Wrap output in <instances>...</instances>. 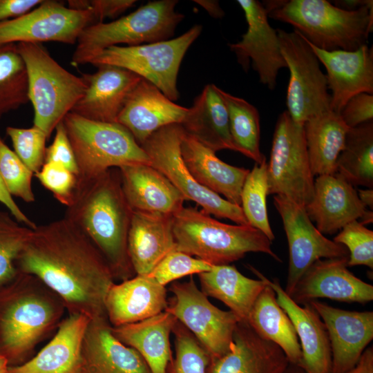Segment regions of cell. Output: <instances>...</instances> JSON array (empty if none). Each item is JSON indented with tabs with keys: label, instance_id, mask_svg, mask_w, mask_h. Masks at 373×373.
Here are the masks:
<instances>
[{
	"label": "cell",
	"instance_id": "obj_21",
	"mask_svg": "<svg viewBox=\"0 0 373 373\" xmlns=\"http://www.w3.org/2000/svg\"><path fill=\"white\" fill-rule=\"evenodd\" d=\"M307 43L326 69L332 111L339 114L347 102L357 94L372 95V47L365 44L353 51H327Z\"/></svg>",
	"mask_w": 373,
	"mask_h": 373
},
{
	"label": "cell",
	"instance_id": "obj_2",
	"mask_svg": "<svg viewBox=\"0 0 373 373\" xmlns=\"http://www.w3.org/2000/svg\"><path fill=\"white\" fill-rule=\"evenodd\" d=\"M132 210L122 192L119 170L78 180L64 218L93 243L107 262L115 280L135 276L127 250Z\"/></svg>",
	"mask_w": 373,
	"mask_h": 373
},
{
	"label": "cell",
	"instance_id": "obj_47",
	"mask_svg": "<svg viewBox=\"0 0 373 373\" xmlns=\"http://www.w3.org/2000/svg\"><path fill=\"white\" fill-rule=\"evenodd\" d=\"M135 0H69L68 7L91 12L96 23L105 18H115L132 7Z\"/></svg>",
	"mask_w": 373,
	"mask_h": 373
},
{
	"label": "cell",
	"instance_id": "obj_9",
	"mask_svg": "<svg viewBox=\"0 0 373 373\" xmlns=\"http://www.w3.org/2000/svg\"><path fill=\"white\" fill-rule=\"evenodd\" d=\"M201 31L202 26L195 25L174 39L137 46H111L94 56L88 64L113 65L131 71L175 101L178 98L177 77L181 62Z\"/></svg>",
	"mask_w": 373,
	"mask_h": 373
},
{
	"label": "cell",
	"instance_id": "obj_39",
	"mask_svg": "<svg viewBox=\"0 0 373 373\" xmlns=\"http://www.w3.org/2000/svg\"><path fill=\"white\" fill-rule=\"evenodd\" d=\"M267 163L254 165L245 180L241 192L240 207L251 227L261 231L271 241L275 236L271 228L267 209L268 195Z\"/></svg>",
	"mask_w": 373,
	"mask_h": 373
},
{
	"label": "cell",
	"instance_id": "obj_50",
	"mask_svg": "<svg viewBox=\"0 0 373 373\" xmlns=\"http://www.w3.org/2000/svg\"><path fill=\"white\" fill-rule=\"evenodd\" d=\"M42 1L43 0H0V23L29 12Z\"/></svg>",
	"mask_w": 373,
	"mask_h": 373
},
{
	"label": "cell",
	"instance_id": "obj_8",
	"mask_svg": "<svg viewBox=\"0 0 373 373\" xmlns=\"http://www.w3.org/2000/svg\"><path fill=\"white\" fill-rule=\"evenodd\" d=\"M178 1H153L111 22L86 26L78 37L72 56L74 66L88 64L102 50L126 44L137 46L168 40L183 19L175 8Z\"/></svg>",
	"mask_w": 373,
	"mask_h": 373
},
{
	"label": "cell",
	"instance_id": "obj_3",
	"mask_svg": "<svg viewBox=\"0 0 373 373\" xmlns=\"http://www.w3.org/2000/svg\"><path fill=\"white\" fill-rule=\"evenodd\" d=\"M66 311L61 298L34 275L19 271L0 286V356L8 366L30 360Z\"/></svg>",
	"mask_w": 373,
	"mask_h": 373
},
{
	"label": "cell",
	"instance_id": "obj_36",
	"mask_svg": "<svg viewBox=\"0 0 373 373\" xmlns=\"http://www.w3.org/2000/svg\"><path fill=\"white\" fill-rule=\"evenodd\" d=\"M334 175L352 186L373 187V122L349 128Z\"/></svg>",
	"mask_w": 373,
	"mask_h": 373
},
{
	"label": "cell",
	"instance_id": "obj_31",
	"mask_svg": "<svg viewBox=\"0 0 373 373\" xmlns=\"http://www.w3.org/2000/svg\"><path fill=\"white\" fill-rule=\"evenodd\" d=\"M248 267L259 279L242 275L233 265H213L199 274L201 291L226 305L239 318L247 323L251 309L258 296L267 285V277L254 267Z\"/></svg>",
	"mask_w": 373,
	"mask_h": 373
},
{
	"label": "cell",
	"instance_id": "obj_15",
	"mask_svg": "<svg viewBox=\"0 0 373 373\" xmlns=\"http://www.w3.org/2000/svg\"><path fill=\"white\" fill-rule=\"evenodd\" d=\"M274 204L282 219L289 246V267L285 291L290 296L296 284L316 260L349 257L343 245L326 238L314 225L304 207L283 195Z\"/></svg>",
	"mask_w": 373,
	"mask_h": 373
},
{
	"label": "cell",
	"instance_id": "obj_56",
	"mask_svg": "<svg viewBox=\"0 0 373 373\" xmlns=\"http://www.w3.org/2000/svg\"><path fill=\"white\" fill-rule=\"evenodd\" d=\"M8 367L6 359L0 356V373H8Z\"/></svg>",
	"mask_w": 373,
	"mask_h": 373
},
{
	"label": "cell",
	"instance_id": "obj_10",
	"mask_svg": "<svg viewBox=\"0 0 373 373\" xmlns=\"http://www.w3.org/2000/svg\"><path fill=\"white\" fill-rule=\"evenodd\" d=\"M268 195H283L305 207L312 200L314 176L303 125L285 111L278 117L267 163Z\"/></svg>",
	"mask_w": 373,
	"mask_h": 373
},
{
	"label": "cell",
	"instance_id": "obj_25",
	"mask_svg": "<svg viewBox=\"0 0 373 373\" xmlns=\"http://www.w3.org/2000/svg\"><path fill=\"white\" fill-rule=\"evenodd\" d=\"M168 303L164 286L149 275H135L111 285L105 309L111 326L118 327L155 316L165 311Z\"/></svg>",
	"mask_w": 373,
	"mask_h": 373
},
{
	"label": "cell",
	"instance_id": "obj_43",
	"mask_svg": "<svg viewBox=\"0 0 373 373\" xmlns=\"http://www.w3.org/2000/svg\"><path fill=\"white\" fill-rule=\"evenodd\" d=\"M6 134L10 138L14 152L35 174L45 164L46 142L48 139L40 128L8 126Z\"/></svg>",
	"mask_w": 373,
	"mask_h": 373
},
{
	"label": "cell",
	"instance_id": "obj_33",
	"mask_svg": "<svg viewBox=\"0 0 373 373\" xmlns=\"http://www.w3.org/2000/svg\"><path fill=\"white\" fill-rule=\"evenodd\" d=\"M177 321L164 311L137 323L112 327V332L119 341L141 355L151 373H166L173 358L169 338Z\"/></svg>",
	"mask_w": 373,
	"mask_h": 373
},
{
	"label": "cell",
	"instance_id": "obj_14",
	"mask_svg": "<svg viewBox=\"0 0 373 373\" xmlns=\"http://www.w3.org/2000/svg\"><path fill=\"white\" fill-rule=\"evenodd\" d=\"M95 23L90 12L45 0L29 12L0 23V45L55 41L77 43L82 30Z\"/></svg>",
	"mask_w": 373,
	"mask_h": 373
},
{
	"label": "cell",
	"instance_id": "obj_19",
	"mask_svg": "<svg viewBox=\"0 0 373 373\" xmlns=\"http://www.w3.org/2000/svg\"><path fill=\"white\" fill-rule=\"evenodd\" d=\"M305 209L323 234L335 233L359 218L363 224L373 220L372 211L363 205L354 186L334 174L314 179L313 198Z\"/></svg>",
	"mask_w": 373,
	"mask_h": 373
},
{
	"label": "cell",
	"instance_id": "obj_30",
	"mask_svg": "<svg viewBox=\"0 0 373 373\" xmlns=\"http://www.w3.org/2000/svg\"><path fill=\"white\" fill-rule=\"evenodd\" d=\"M174 249L173 216L132 212L127 250L135 275H149Z\"/></svg>",
	"mask_w": 373,
	"mask_h": 373
},
{
	"label": "cell",
	"instance_id": "obj_35",
	"mask_svg": "<svg viewBox=\"0 0 373 373\" xmlns=\"http://www.w3.org/2000/svg\"><path fill=\"white\" fill-rule=\"evenodd\" d=\"M303 126L313 175H334L349 128L332 110L309 119Z\"/></svg>",
	"mask_w": 373,
	"mask_h": 373
},
{
	"label": "cell",
	"instance_id": "obj_27",
	"mask_svg": "<svg viewBox=\"0 0 373 373\" xmlns=\"http://www.w3.org/2000/svg\"><path fill=\"white\" fill-rule=\"evenodd\" d=\"M124 198L132 210L173 216L186 200L162 173L149 164L118 169Z\"/></svg>",
	"mask_w": 373,
	"mask_h": 373
},
{
	"label": "cell",
	"instance_id": "obj_55",
	"mask_svg": "<svg viewBox=\"0 0 373 373\" xmlns=\"http://www.w3.org/2000/svg\"><path fill=\"white\" fill-rule=\"evenodd\" d=\"M358 196L363 204V205L367 208L368 207L371 211L373 209V190L372 189H358L357 191Z\"/></svg>",
	"mask_w": 373,
	"mask_h": 373
},
{
	"label": "cell",
	"instance_id": "obj_16",
	"mask_svg": "<svg viewBox=\"0 0 373 373\" xmlns=\"http://www.w3.org/2000/svg\"><path fill=\"white\" fill-rule=\"evenodd\" d=\"M237 3L245 13L247 30L238 42L229 44V46L244 70H248L251 60L260 82L273 90L279 70L287 68L277 31L270 26L262 3L256 0H238Z\"/></svg>",
	"mask_w": 373,
	"mask_h": 373
},
{
	"label": "cell",
	"instance_id": "obj_54",
	"mask_svg": "<svg viewBox=\"0 0 373 373\" xmlns=\"http://www.w3.org/2000/svg\"><path fill=\"white\" fill-rule=\"evenodd\" d=\"M370 1L371 0H340L334 1L333 4L344 10H354L366 6Z\"/></svg>",
	"mask_w": 373,
	"mask_h": 373
},
{
	"label": "cell",
	"instance_id": "obj_11",
	"mask_svg": "<svg viewBox=\"0 0 373 373\" xmlns=\"http://www.w3.org/2000/svg\"><path fill=\"white\" fill-rule=\"evenodd\" d=\"M282 55L290 73L287 111L297 124L331 111L326 75L306 39L297 31L277 29Z\"/></svg>",
	"mask_w": 373,
	"mask_h": 373
},
{
	"label": "cell",
	"instance_id": "obj_7",
	"mask_svg": "<svg viewBox=\"0 0 373 373\" xmlns=\"http://www.w3.org/2000/svg\"><path fill=\"white\" fill-rule=\"evenodd\" d=\"M62 122L75 154L78 180L97 177L111 169L151 165L144 150L118 123L90 120L71 112Z\"/></svg>",
	"mask_w": 373,
	"mask_h": 373
},
{
	"label": "cell",
	"instance_id": "obj_13",
	"mask_svg": "<svg viewBox=\"0 0 373 373\" xmlns=\"http://www.w3.org/2000/svg\"><path fill=\"white\" fill-rule=\"evenodd\" d=\"M173 297L166 312L173 315L197 338L210 360L229 351L239 318L231 311L214 306L196 286L193 276L184 283L170 286Z\"/></svg>",
	"mask_w": 373,
	"mask_h": 373
},
{
	"label": "cell",
	"instance_id": "obj_24",
	"mask_svg": "<svg viewBox=\"0 0 373 373\" xmlns=\"http://www.w3.org/2000/svg\"><path fill=\"white\" fill-rule=\"evenodd\" d=\"M80 373H151L133 348L113 334L106 318L90 319L82 347Z\"/></svg>",
	"mask_w": 373,
	"mask_h": 373
},
{
	"label": "cell",
	"instance_id": "obj_28",
	"mask_svg": "<svg viewBox=\"0 0 373 373\" xmlns=\"http://www.w3.org/2000/svg\"><path fill=\"white\" fill-rule=\"evenodd\" d=\"M90 318L68 314L50 341L25 363L9 366L8 373H80L82 347Z\"/></svg>",
	"mask_w": 373,
	"mask_h": 373
},
{
	"label": "cell",
	"instance_id": "obj_37",
	"mask_svg": "<svg viewBox=\"0 0 373 373\" xmlns=\"http://www.w3.org/2000/svg\"><path fill=\"white\" fill-rule=\"evenodd\" d=\"M229 117V126L233 143L239 152L262 163L266 157L260 150V116L256 108L242 98L233 96L219 88Z\"/></svg>",
	"mask_w": 373,
	"mask_h": 373
},
{
	"label": "cell",
	"instance_id": "obj_5",
	"mask_svg": "<svg viewBox=\"0 0 373 373\" xmlns=\"http://www.w3.org/2000/svg\"><path fill=\"white\" fill-rule=\"evenodd\" d=\"M175 250L195 256L211 265H229L249 252H262L281 262L271 241L249 224L231 225L192 207L173 216Z\"/></svg>",
	"mask_w": 373,
	"mask_h": 373
},
{
	"label": "cell",
	"instance_id": "obj_41",
	"mask_svg": "<svg viewBox=\"0 0 373 373\" xmlns=\"http://www.w3.org/2000/svg\"><path fill=\"white\" fill-rule=\"evenodd\" d=\"M172 333L175 356L169 363L166 373H207L209 356L193 334L178 321Z\"/></svg>",
	"mask_w": 373,
	"mask_h": 373
},
{
	"label": "cell",
	"instance_id": "obj_38",
	"mask_svg": "<svg viewBox=\"0 0 373 373\" xmlns=\"http://www.w3.org/2000/svg\"><path fill=\"white\" fill-rule=\"evenodd\" d=\"M28 102L26 68L17 44L0 45V119Z\"/></svg>",
	"mask_w": 373,
	"mask_h": 373
},
{
	"label": "cell",
	"instance_id": "obj_46",
	"mask_svg": "<svg viewBox=\"0 0 373 373\" xmlns=\"http://www.w3.org/2000/svg\"><path fill=\"white\" fill-rule=\"evenodd\" d=\"M35 176L61 204H71L78 183L76 174L58 163L45 162Z\"/></svg>",
	"mask_w": 373,
	"mask_h": 373
},
{
	"label": "cell",
	"instance_id": "obj_22",
	"mask_svg": "<svg viewBox=\"0 0 373 373\" xmlns=\"http://www.w3.org/2000/svg\"><path fill=\"white\" fill-rule=\"evenodd\" d=\"M93 73H84L86 90L70 112L86 119L117 123L124 102L141 77L113 65L95 66Z\"/></svg>",
	"mask_w": 373,
	"mask_h": 373
},
{
	"label": "cell",
	"instance_id": "obj_1",
	"mask_svg": "<svg viewBox=\"0 0 373 373\" xmlns=\"http://www.w3.org/2000/svg\"><path fill=\"white\" fill-rule=\"evenodd\" d=\"M16 267L55 292L68 314L107 318L105 298L115 278L93 243L67 218L37 225Z\"/></svg>",
	"mask_w": 373,
	"mask_h": 373
},
{
	"label": "cell",
	"instance_id": "obj_51",
	"mask_svg": "<svg viewBox=\"0 0 373 373\" xmlns=\"http://www.w3.org/2000/svg\"><path fill=\"white\" fill-rule=\"evenodd\" d=\"M0 202L3 204L9 211L14 218L19 223L35 229L37 224L32 221L19 208L8 191L3 180L0 174Z\"/></svg>",
	"mask_w": 373,
	"mask_h": 373
},
{
	"label": "cell",
	"instance_id": "obj_6",
	"mask_svg": "<svg viewBox=\"0 0 373 373\" xmlns=\"http://www.w3.org/2000/svg\"><path fill=\"white\" fill-rule=\"evenodd\" d=\"M17 46L26 68L33 126L49 138L84 94L86 83L63 68L41 44L21 42Z\"/></svg>",
	"mask_w": 373,
	"mask_h": 373
},
{
	"label": "cell",
	"instance_id": "obj_34",
	"mask_svg": "<svg viewBox=\"0 0 373 373\" xmlns=\"http://www.w3.org/2000/svg\"><path fill=\"white\" fill-rule=\"evenodd\" d=\"M247 323L260 336L280 347L292 365L299 367L302 354L297 334L268 283L256 300Z\"/></svg>",
	"mask_w": 373,
	"mask_h": 373
},
{
	"label": "cell",
	"instance_id": "obj_57",
	"mask_svg": "<svg viewBox=\"0 0 373 373\" xmlns=\"http://www.w3.org/2000/svg\"><path fill=\"white\" fill-rule=\"evenodd\" d=\"M292 373H298V372H294V371H293V372H292Z\"/></svg>",
	"mask_w": 373,
	"mask_h": 373
},
{
	"label": "cell",
	"instance_id": "obj_49",
	"mask_svg": "<svg viewBox=\"0 0 373 373\" xmlns=\"http://www.w3.org/2000/svg\"><path fill=\"white\" fill-rule=\"evenodd\" d=\"M339 115L349 128L372 121L373 95L362 93L353 96L345 104Z\"/></svg>",
	"mask_w": 373,
	"mask_h": 373
},
{
	"label": "cell",
	"instance_id": "obj_44",
	"mask_svg": "<svg viewBox=\"0 0 373 373\" xmlns=\"http://www.w3.org/2000/svg\"><path fill=\"white\" fill-rule=\"evenodd\" d=\"M349 251V267L365 265L373 269V231L358 220L344 226L334 238Z\"/></svg>",
	"mask_w": 373,
	"mask_h": 373
},
{
	"label": "cell",
	"instance_id": "obj_32",
	"mask_svg": "<svg viewBox=\"0 0 373 373\" xmlns=\"http://www.w3.org/2000/svg\"><path fill=\"white\" fill-rule=\"evenodd\" d=\"M184 132L214 152L236 151L229 126L225 104L214 84L207 85L180 124Z\"/></svg>",
	"mask_w": 373,
	"mask_h": 373
},
{
	"label": "cell",
	"instance_id": "obj_48",
	"mask_svg": "<svg viewBox=\"0 0 373 373\" xmlns=\"http://www.w3.org/2000/svg\"><path fill=\"white\" fill-rule=\"evenodd\" d=\"M55 131L53 142L46 148L45 162L58 163L77 175L78 168L75 154L62 121L57 124Z\"/></svg>",
	"mask_w": 373,
	"mask_h": 373
},
{
	"label": "cell",
	"instance_id": "obj_52",
	"mask_svg": "<svg viewBox=\"0 0 373 373\" xmlns=\"http://www.w3.org/2000/svg\"><path fill=\"white\" fill-rule=\"evenodd\" d=\"M347 373H373V348L367 347L356 365Z\"/></svg>",
	"mask_w": 373,
	"mask_h": 373
},
{
	"label": "cell",
	"instance_id": "obj_12",
	"mask_svg": "<svg viewBox=\"0 0 373 373\" xmlns=\"http://www.w3.org/2000/svg\"><path fill=\"white\" fill-rule=\"evenodd\" d=\"M183 132L180 124L168 125L153 133L141 145L149 157L151 166L166 177L185 200L195 202L206 214L227 218L238 224H249L240 206L202 186L191 175L180 153Z\"/></svg>",
	"mask_w": 373,
	"mask_h": 373
},
{
	"label": "cell",
	"instance_id": "obj_4",
	"mask_svg": "<svg viewBox=\"0 0 373 373\" xmlns=\"http://www.w3.org/2000/svg\"><path fill=\"white\" fill-rule=\"evenodd\" d=\"M268 17L294 27L319 49L353 51L367 44L373 28V1L354 10L326 0H275L262 3Z\"/></svg>",
	"mask_w": 373,
	"mask_h": 373
},
{
	"label": "cell",
	"instance_id": "obj_23",
	"mask_svg": "<svg viewBox=\"0 0 373 373\" xmlns=\"http://www.w3.org/2000/svg\"><path fill=\"white\" fill-rule=\"evenodd\" d=\"M187 111L188 108L174 103L142 78L127 96L116 122L125 127L141 146L161 128L180 124Z\"/></svg>",
	"mask_w": 373,
	"mask_h": 373
},
{
	"label": "cell",
	"instance_id": "obj_53",
	"mask_svg": "<svg viewBox=\"0 0 373 373\" xmlns=\"http://www.w3.org/2000/svg\"><path fill=\"white\" fill-rule=\"evenodd\" d=\"M198 4L203 7L208 13L215 18H221L224 16V12L220 6V4L218 1H194Z\"/></svg>",
	"mask_w": 373,
	"mask_h": 373
},
{
	"label": "cell",
	"instance_id": "obj_26",
	"mask_svg": "<svg viewBox=\"0 0 373 373\" xmlns=\"http://www.w3.org/2000/svg\"><path fill=\"white\" fill-rule=\"evenodd\" d=\"M268 285L274 290L278 305L287 313L294 325L301 349L299 365L305 373H332V352L324 323L309 305L300 307L286 294L278 280Z\"/></svg>",
	"mask_w": 373,
	"mask_h": 373
},
{
	"label": "cell",
	"instance_id": "obj_45",
	"mask_svg": "<svg viewBox=\"0 0 373 373\" xmlns=\"http://www.w3.org/2000/svg\"><path fill=\"white\" fill-rule=\"evenodd\" d=\"M213 265L175 249L169 252L149 276L164 286L177 279L209 271Z\"/></svg>",
	"mask_w": 373,
	"mask_h": 373
},
{
	"label": "cell",
	"instance_id": "obj_18",
	"mask_svg": "<svg viewBox=\"0 0 373 373\" xmlns=\"http://www.w3.org/2000/svg\"><path fill=\"white\" fill-rule=\"evenodd\" d=\"M307 303L326 327L332 352V373H347L373 338V312L347 311L314 300Z\"/></svg>",
	"mask_w": 373,
	"mask_h": 373
},
{
	"label": "cell",
	"instance_id": "obj_17",
	"mask_svg": "<svg viewBox=\"0 0 373 373\" xmlns=\"http://www.w3.org/2000/svg\"><path fill=\"white\" fill-rule=\"evenodd\" d=\"M349 257L320 259L304 273L289 296L297 304L318 298L365 304L373 299V286L348 269Z\"/></svg>",
	"mask_w": 373,
	"mask_h": 373
},
{
	"label": "cell",
	"instance_id": "obj_29",
	"mask_svg": "<svg viewBox=\"0 0 373 373\" xmlns=\"http://www.w3.org/2000/svg\"><path fill=\"white\" fill-rule=\"evenodd\" d=\"M180 148L185 166L200 184L240 206L241 192L249 169L224 162L216 152L184 132Z\"/></svg>",
	"mask_w": 373,
	"mask_h": 373
},
{
	"label": "cell",
	"instance_id": "obj_40",
	"mask_svg": "<svg viewBox=\"0 0 373 373\" xmlns=\"http://www.w3.org/2000/svg\"><path fill=\"white\" fill-rule=\"evenodd\" d=\"M32 229L17 221L10 212L0 211V286L19 272L16 261Z\"/></svg>",
	"mask_w": 373,
	"mask_h": 373
},
{
	"label": "cell",
	"instance_id": "obj_42",
	"mask_svg": "<svg viewBox=\"0 0 373 373\" xmlns=\"http://www.w3.org/2000/svg\"><path fill=\"white\" fill-rule=\"evenodd\" d=\"M0 174L3 182L13 197L27 203L35 202L32 178L35 173L19 159L0 137Z\"/></svg>",
	"mask_w": 373,
	"mask_h": 373
},
{
	"label": "cell",
	"instance_id": "obj_20",
	"mask_svg": "<svg viewBox=\"0 0 373 373\" xmlns=\"http://www.w3.org/2000/svg\"><path fill=\"white\" fill-rule=\"evenodd\" d=\"M291 365L276 344L238 322L229 351L210 360L207 373H292Z\"/></svg>",
	"mask_w": 373,
	"mask_h": 373
}]
</instances>
